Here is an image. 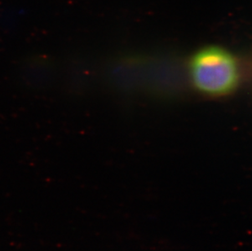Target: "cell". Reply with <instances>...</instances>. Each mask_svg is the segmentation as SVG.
I'll return each mask as SVG.
<instances>
[{
    "label": "cell",
    "mask_w": 252,
    "mask_h": 251,
    "mask_svg": "<svg viewBox=\"0 0 252 251\" xmlns=\"http://www.w3.org/2000/svg\"><path fill=\"white\" fill-rule=\"evenodd\" d=\"M189 74L196 89L212 96L228 95L239 82L235 57L217 46L202 48L193 55L189 63Z\"/></svg>",
    "instance_id": "cell-1"
}]
</instances>
